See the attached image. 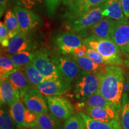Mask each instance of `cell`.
I'll return each mask as SVG.
<instances>
[{"mask_svg": "<svg viewBox=\"0 0 129 129\" xmlns=\"http://www.w3.org/2000/svg\"><path fill=\"white\" fill-rule=\"evenodd\" d=\"M98 74L100 79L99 91L120 113L124 86L122 69L118 66L108 65Z\"/></svg>", "mask_w": 129, "mask_h": 129, "instance_id": "cell-1", "label": "cell"}, {"mask_svg": "<svg viewBox=\"0 0 129 129\" xmlns=\"http://www.w3.org/2000/svg\"><path fill=\"white\" fill-rule=\"evenodd\" d=\"M83 44L98 51L105 64L118 66L122 63L121 50L112 39L88 37L83 39Z\"/></svg>", "mask_w": 129, "mask_h": 129, "instance_id": "cell-2", "label": "cell"}, {"mask_svg": "<svg viewBox=\"0 0 129 129\" xmlns=\"http://www.w3.org/2000/svg\"><path fill=\"white\" fill-rule=\"evenodd\" d=\"M100 79L98 72L82 71L75 82L74 94L77 99L83 101L98 92L99 90Z\"/></svg>", "mask_w": 129, "mask_h": 129, "instance_id": "cell-3", "label": "cell"}, {"mask_svg": "<svg viewBox=\"0 0 129 129\" xmlns=\"http://www.w3.org/2000/svg\"><path fill=\"white\" fill-rule=\"evenodd\" d=\"M103 4L90 10L73 20H69L67 25L68 29L74 33H80L99 23L104 17L102 14Z\"/></svg>", "mask_w": 129, "mask_h": 129, "instance_id": "cell-4", "label": "cell"}, {"mask_svg": "<svg viewBox=\"0 0 129 129\" xmlns=\"http://www.w3.org/2000/svg\"><path fill=\"white\" fill-rule=\"evenodd\" d=\"M31 63L46 80H54L62 78L56 64L46 53L41 51L35 52V57Z\"/></svg>", "mask_w": 129, "mask_h": 129, "instance_id": "cell-5", "label": "cell"}, {"mask_svg": "<svg viewBox=\"0 0 129 129\" xmlns=\"http://www.w3.org/2000/svg\"><path fill=\"white\" fill-rule=\"evenodd\" d=\"M50 112L60 120H67L74 115L71 103L60 96H45Z\"/></svg>", "mask_w": 129, "mask_h": 129, "instance_id": "cell-6", "label": "cell"}, {"mask_svg": "<svg viewBox=\"0 0 129 129\" xmlns=\"http://www.w3.org/2000/svg\"><path fill=\"white\" fill-rule=\"evenodd\" d=\"M13 10L23 33L29 34L41 26L43 21L41 17L31 11L20 6H15Z\"/></svg>", "mask_w": 129, "mask_h": 129, "instance_id": "cell-7", "label": "cell"}, {"mask_svg": "<svg viewBox=\"0 0 129 129\" xmlns=\"http://www.w3.org/2000/svg\"><path fill=\"white\" fill-rule=\"evenodd\" d=\"M52 60L56 64L61 77L70 83L76 81L83 71L70 57L58 56L52 58Z\"/></svg>", "mask_w": 129, "mask_h": 129, "instance_id": "cell-8", "label": "cell"}, {"mask_svg": "<svg viewBox=\"0 0 129 129\" xmlns=\"http://www.w3.org/2000/svg\"><path fill=\"white\" fill-rule=\"evenodd\" d=\"M115 20L104 17L99 23L93 25L87 29L79 33L81 38H84L92 37L98 38L111 39V35Z\"/></svg>", "mask_w": 129, "mask_h": 129, "instance_id": "cell-9", "label": "cell"}, {"mask_svg": "<svg viewBox=\"0 0 129 129\" xmlns=\"http://www.w3.org/2000/svg\"><path fill=\"white\" fill-rule=\"evenodd\" d=\"M111 39L120 48L121 51L129 54V22L127 18L115 20Z\"/></svg>", "mask_w": 129, "mask_h": 129, "instance_id": "cell-10", "label": "cell"}, {"mask_svg": "<svg viewBox=\"0 0 129 129\" xmlns=\"http://www.w3.org/2000/svg\"><path fill=\"white\" fill-rule=\"evenodd\" d=\"M25 107L37 115L48 112V107L46 98L37 87L34 88L23 98Z\"/></svg>", "mask_w": 129, "mask_h": 129, "instance_id": "cell-11", "label": "cell"}, {"mask_svg": "<svg viewBox=\"0 0 129 129\" xmlns=\"http://www.w3.org/2000/svg\"><path fill=\"white\" fill-rule=\"evenodd\" d=\"M77 108L80 112L96 121L109 122L112 120H119V112L113 108H102L87 106L81 102L77 104Z\"/></svg>", "mask_w": 129, "mask_h": 129, "instance_id": "cell-12", "label": "cell"}, {"mask_svg": "<svg viewBox=\"0 0 129 129\" xmlns=\"http://www.w3.org/2000/svg\"><path fill=\"white\" fill-rule=\"evenodd\" d=\"M37 88L45 96H61L71 89V84L61 78L54 80H46Z\"/></svg>", "mask_w": 129, "mask_h": 129, "instance_id": "cell-13", "label": "cell"}, {"mask_svg": "<svg viewBox=\"0 0 129 129\" xmlns=\"http://www.w3.org/2000/svg\"><path fill=\"white\" fill-rule=\"evenodd\" d=\"M56 44L63 54H72L74 48L83 44L81 38L74 32H63L55 38Z\"/></svg>", "mask_w": 129, "mask_h": 129, "instance_id": "cell-14", "label": "cell"}, {"mask_svg": "<svg viewBox=\"0 0 129 129\" xmlns=\"http://www.w3.org/2000/svg\"><path fill=\"white\" fill-rule=\"evenodd\" d=\"M107 0H79L69 7V11L64 15L67 20H72L90 10L104 4Z\"/></svg>", "mask_w": 129, "mask_h": 129, "instance_id": "cell-15", "label": "cell"}, {"mask_svg": "<svg viewBox=\"0 0 129 129\" xmlns=\"http://www.w3.org/2000/svg\"><path fill=\"white\" fill-rule=\"evenodd\" d=\"M28 35L21 32L11 38L9 46L6 48V52L9 54H13L24 51L33 50L35 46L30 41Z\"/></svg>", "mask_w": 129, "mask_h": 129, "instance_id": "cell-16", "label": "cell"}, {"mask_svg": "<svg viewBox=\"0 0 129 129\" xmlns=\"http://www.w3.org/2000/svg\"><path fill=\"white\" fill-rule=\"evenodd\" d=\"M7 80L12 84L14 89L19 93L22 99L27 93L35 88L30 83L24 70H22V68L11 74L7 78Z\"/></svg>", "mask_w": 129, "mask_h": 129, "instance_id": "cell-17", "label": "cell"}, {"mask_svg": "<svg viewBox=\"0 0 129 129\" xmlns=\"http://www.w3.org/2000/svg\"><path fill=\"white\" fill-rule=\"evenodd\" d=\"M19 93L14 89L7 79L0 82V102L1 106H10L17 100L20 99Z\"/></svg>", "mask_w": 129, "mask_h": 129, "instance_id": "cell-18", "label": "cell"}, {"mask_svg": "<svg viewBox=\"0 0 129 129\" xmlns=\"http://www.w3.org/2000/svg\"><path fill=\"white\" fill-rule=\"evenodd\" d=\"M102 14L114 20L125 18L120 0H107L103 4Z\"/></svg>", "mask_w": 129, "mask_h": 129, "instance_id": "cell-19", "label": "cell"}, {"mask_svg": "<svg viewBox=\"0 0 129 129\" xmlns=\"http://www.w3.org/2000/svg\"><path fill=\"white\" fill-rule=\"evenodd\" d=\"M37 127L41 129H63L62 121L51 113L37 116Z\"/></svg>", "mask_w": 129, "mask_h": 129, "instance_id": "cell-20", "label": "cell"}, {"mask_svg": "<svg viewBox=\"0 0 129 129\" xmlns=\"http://www.w3.org/2000/svg\"><path fill=\"white\" fill-rule=\"evenodd\" d=\"M26 107L23 102L17 100L10 106V112L16 126L18 128H25V112Z\"/></svg>", "mask_w": 129, "mask_h": 129, "instance_id": "cell-21", "label": "cell"}, {"mask_svg": "<svg viewBox=\"0 0 129 129\" xmlns=\"http://www.w3.org/2000/svg\"><path fill=\"white\" fill-rule=\"evenodd\" d=\"M84 120L88 129H121L119 120L102 122L91 118L83 112H78Z\"/></svg>", "mask_w": 129, "mask_h": 129, "instance_id": "cell-22", "label": "cell"}, {"mask_svg": "<svg viewBox=\"0 0 129 129\" xmlns=\"http://www.w3.org/2000/svg\"><path fill=\"white\" fill-rule=\"evenodd\" d=\"M4 23L9 31L10 39L22 32L18 20L13 10H9L6 12L4 17Z\"/></svg>", "mask_w": 129, "mask_h": 129, "instance_id": "cell-23", "label": "cell"}, {"mask_svg": "<svg viewBox=\"0 0 129 129\" xmlns=\"http://www.w3.org/2000/svg\"><path fill=\"white\" fill-rule=\"evenodd\" d=\"M21 68L14 64L9 56L1 55L0 57V77L1 80L7 79L11 74Z\"/></svg>", "mask_w": 129, "mask_h": 129, "instance_id": "cell-24", "label": "cell"}, {"mask_svg": "<svg viewBox=\"0 0 129 129\" xmlns=\"http://www.w3.org/2000/svg\"><path fill=\"white\" fill-rule=\"evenodd\" d=\"M71 57L78 64L79 67L83 71L89 72H99L104 68L102 65L98 64L96 63L93 62L92 60H91L90 58L85 56L78 57L72 55Z\"/></svg>", "mask_w": 129, "mask_h": 129, "instance_id": "cell-25", "label": "cell"}, {"mask_svg": "<svg viewBox=\"0 0 129 129\" xmlns=\"http://www.w3.org/2000/svg\"><path fill=\"white\" fill-rule=\"evenodd\" d=\"M81 103L87 106H93V107L114 109L112 105L100 93L99 91L94 94H92L91 96H89L87 99H84V101H81Z\"/></svg>", "mask_w": 129, "mask_h": 129, "instance_id": "cell-26", "label": "cell"}, {"mask_svg": "<svg viewBox=\"0 0 129 129\" xmlns=\"http://www.w3.org/2000/svg\"><path fill=\"white\" fill-rule=\"evenodd\" d=\"M119 120L122 129H129V95L127 93L122 96Z\"/></svg>", "mask_w": 129, "mask_h": 129, "instance_id": "cell-27", "label": "cell"}, {"mask_svg": "<svg viewBox=\"0 0 129 129\" xmlns=\"http://www.w3.org/2000/svg\"><path fill=\"white\" fill-rule=\"evenodd\" d=\"M23 70L27 78L34 87H37L40 84L46 80L31 62L25 66Z\"/></svg>", "mask_w": 129, "mask_h": 129, "instance_id": "cell-28", "label": "cell"}, {"mask_svg": "<svg viewBox=\"0 0 129 129\" xmlns=\"http://www.w3.org/2000/svg\"><path fill=\"white\" fill-rule=\"evenodd\" d=\"M35 52H32V51H24L13 54L7 55L13 60V62L22 68L27 64L31 62L32 59L35 57Z\"/></svg>", "mask_w": 129, "mask_h": 129, "instance_id": "cell-29", "label": "cell"}, {"mask_svg": "<svg viewBox=\"0 0 129 129\" xmlns=\"http://www.w3.org/2000/svg\"><path fill=\"white\" fill-rule=\"evenodd\" d=\"M63 129H88L83 118L79 112L74 114L64 122Z\"/></svg>", "mask_w": 129, "mask_h": 129, "instance_id": "cell-30", "label": "cell"}, {"mask_svg": "<svg viewBox=\"0 0 129 129\" xmlns=\"http://www.w3.org/2000/svg\"><path fill=\"white\" fill-rule=\"evenodd\" d=\"M16 124L11 115L10 111L5 105L1 106L0 114V128L1 129H14L16 128Z\"/></svg>", "mask_w": 129, "mask_h": 129, "instance_id": "cell-31", "label": "cell"}, {"mask_svg": "<svg viewBox=\"0 0 129 129\" xmlns=\"http://www.w3.org/2000/svg\"><path fill=\"white\" fill-rule=\"evenodd\" d=\"M38 115L26 108L25 112V128H37Z\"/></svg>", "mask_w": 129, "mask_h": 129, "instance_id": "cell-32", "label": "cell"}, {"mask_svg": "<svg viewBox=\"0 0 129 129\" xmlns=\"http://www.w3.org/2000/svg\"><path fill=\"white\" fill-rule=\"evenodd\" d=\"M10 40L9 34L8 29L5 25L4 22H1L0 23V43L1 46L4 48L7 47L9 46Z\"/></svg>", "mask_w": 129, "mask_h": 129, "instance_id": "cell-33", "label": "cell"}, {"mask_svg": "<svg viewBox=\"0 0 129 129\" xmlns=\"http://www.w3.org/2000/svg\"><path fill=\"white\" fill-rule=\"evenodd\" d=\"M85 56L90 58L91 60H92L93 62L96 63L98 64H100V65L105 64L102 56L98 51L93 49V48H88Z\"/></svg>", "mask_w": 129, "mask_h": 129, "instance_id": "cell-34", "label": "cell"}, {"mask_svg": "<svg viewBox=\"0 0 129 129\" xmlns=\"http://www.w3.org/2000/svg\"><path fill=\"white\" fill-rule=\"evenodd\" d=\"M45 1H46L48 15L50 17H52L61 0H45Z\"/></svg>", "mask_w": 129, "mask_h": 129, "instance_id": "cell-35", "label": "cell"}, {"mask_svg": "<svg viewBox=\"0 0 129 129\" xmlns=\"http://www.w3.org/2000/svg\"><path fill=\"white\" fill-rule=\"evenodd\" d=\"M88 47L84 44H82L81 46L78 47L74 48L72 51V55L76 56V57H83L85 55Z\"/></svg>", "mask_w": 129, "mask_h": 129, "instance_id": "cell-36", "label": "cell"}, {"mask_svg": "<svg viewBox=\"0 0 129 129\" xmlns=\"http://www.w3.org/2000/svg\"><path fill=\"white\" fill-rule=\"evenodd\" d=\"M10 3H16L20 4L19 0H0V16L2 17L3 14L6 10V8Z\"/></svg>", "mask_w": 129, "mask_h": 129, "instance_id": "cell-37", "label": "cell"}, {"mask_svg": "<svg viewBox=\"0 0 129 129\" xmlns=\"http://www.w3.org/2000/svg\"><path fill=\"white\" fill-rule=\"evenodd\" d=\"M124 14L126 18H129V0H120Z\"/></svg>", "mask_w": 129, "mask_h": 129, "instance_id": "cell-38", "label": "cell"}, {"mask_svg": "<svg viewBox=\"0 0 129 129\" xmlns=\"http://www.w3.org/2000/svg\"><path fill=\"white\" fill-rule=\"evenodd\" d=\"M61 1H62V3L64 5V6L70 7V6H72V4H73L74 0H61Z\"/></svg>", "mask_w": 129, "mask_h": 129, "instance_id": "cell-39", "label": "cell"}, {"mask_svg": "<svg viewBox=\"0 0 129 129\" xmlns=\"http://www.w3.org/2000/svg\"><path fill=\"white\" fill-rule=\"evenodd\" d=\"M20 4L24 3V4H34L35 1H39V0H19Z\"/></svg>", "mask_w": 129, "mask_h": 129, "instance_id": "cell-40", "label": "cell"}, {"mask_svg": "<svg viewBox=\"0 0 129 129\" xmlns=\"http://www.w3.org/2000/svg\"><path fill=\"white\" fill-rule=\"evenodd\" d=\"M124 63L125 65L126 66L127 68H129V58L128 59L124 60Z\"/></svg>", "mask_w": 129, "mask_h": 129, "instance_id": "cell-41", "label": "cell"}, {"mask_svg": "<svg viewBox=\"0 0 129 129\" xmlns=\"http://www.w3.org/2000/svg\"><path fill=\"white\" fill-rule=\"evenodd\" d=\"M25 129H41V128H38V127H37V128H25Z\"/></svg>", "mask_w": 129, "mask_h": 129, "instance_id": "cell-42", "label": "cell"}, {"mask_svg": "<svg viewBox=\"0 0 129 129\" xmlns=\"http://www.w3.org/2000/svg\"><path fill=\"white\" fill-rule=\"evenodd\" d=\"M79 1V0H74L73 4H74V3H75V2H77V1Z\"/></svg>", "mask_w": 129, "mask_h": 129, "instance_id": "cell-43", "label": "cell"}, {"mask_svg": "<svg viewBox=\"0 0 129 129\" xmlns=\"http://www.w3.org/2000/svg\"><path fill=\"white\" fill-rule=\"evenodd\" d=\"M14 129H17V128H14Z\"/></svg>", "mask_w": 129, "mask_h": 129, "instance_id": "cell-44", "label": "cell"}]
</instances>
